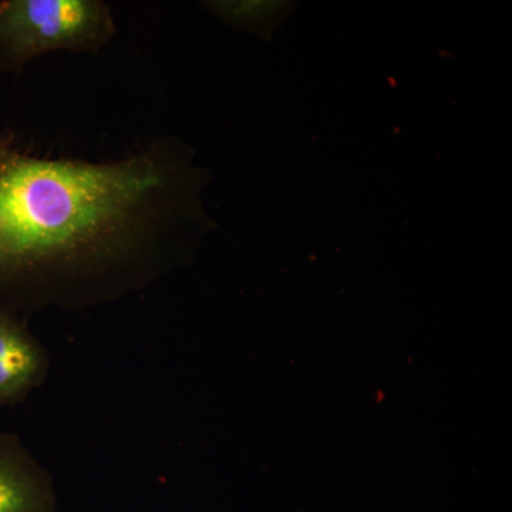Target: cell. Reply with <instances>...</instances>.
Masks as SVG:
<instances>
[{
    "label": "cell",
    "instance_id": "cell-5",
    "mask_svg": "<svg viewBox=\"0 0 512 512\" xmlns=\"http://www.w3.org/2000/svg\"><path fill=\"white\" fill-rule=\"evenodd\" d=\"M202 8L224 25L269 40L293 9L282 0H208Z\"/></svg>",
    "mask_w": 512,
    "mask_h": 512
},
{
    "label": "cell",
    "instance_id": "cell-3",
    "mask_svg": "<svg viewBox=\"0 0 512 512\" xmlns=\"http://www.w3.org/2000/svg\"><path fill=\"white\" fill-rule=\"evenodd\" d=\"M49 355L26 319L0 309V406H16L45 382Z\"/></svg>",
    "mask_w": 512,
    "mask_h": 512
},
{
    "label": "cell",
    "instance_id": "cell-2",
    "mask_svg": "<svg viewBox=\"0 0 512 512\" xmlns=\"http://www.w3.org/2000/svg\"><path fill=\"white\" fill-rule=\"evenodd\" d=\"M116 35L101 0H0V73L19 76L52 53L99 55Z\"/></svg>",
    "mask_w": 512,
    "mask_h": 512
},
{
    "label": "cell",
    "instance_id": "cell-4",
    "mask_svg": "<svg viewBox=\"0 0 512 512\" xmlns=\"http://www.w3.org/2000/svg\"><path fill=\"white\" fill-rule=\"evenodd\" d=\"M0 512H59L52 477L16 434L0 431Z\"/></svg>",
    "mask_w": 512,
    "mask_h": 512
},
{
    "label": "cell",
    "instance_id": "cell-1",
    "mask_svg": "<svg viewBox=\"0 0 512 512\" xmlns=\"http://www.w3.org/2000/svg\"><path fill=\"white\" fill-rule=\"evenodd\" d=\"M211 178L177 136L90 161L32 153L0 131V309L80 311L183 268L215 228Z\"/></svg>",
    "mask_w": 512,
    "mask_h": 512
}]
</instances>
